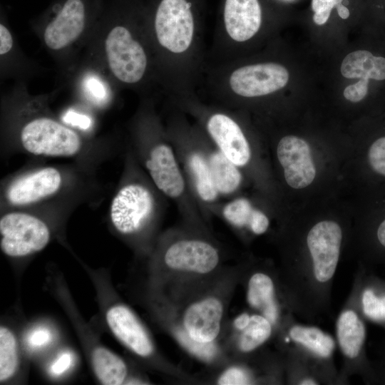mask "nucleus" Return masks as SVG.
Wrapping results in <instances>:
<instances>
[{
  "label": "nucleus",
  "instance_id": "nucleus-31",
  "mask_svg": "<svg viewBox=\"0 0 385 385\" xmlns=\"http://www.w3.org/2000/svg\"><path fill=\"white\" fill-rule=\"evenodd\" d=\"M344 0H312L313 21L317 25L324 24L329 19L332 10L342 4Z\"/></svg>",
  "mask_w": 385,
  "mask_h": 385
},
{
  "label": "nucleus",
  "instance_id": "nucleus-4",
  "mask_svg": "<svg viewBox=\"0 0 385 385\" xmlns=\"http://www.w3.org/2000/svg\"><path fill=\"white\" fill-rule=\"evenodd\" d=\"M173 141L189 188L205 219H207L210 210L222 201L211 174L210 143L175 137Z\"/></svg>",
  "mask_w": 385,
  "mask_h": 385
},
{
  "label": "nucleus",
  "instance_id": "nucleus-28",
  "mask_svg": "<svg viewBox=\"0 0 385 385\" xmlns=\"http://www.w3.org/2000/svg\"><path fill=\"white\" fill-rule=\"evenodd\" d=\"M175 335L185 349L202 359L210 360L217 353V348L212 342L207 343L197 342L181 329L175 331Z\"/></svg>",
  "mask_w": 385,
  "mask_h": 385
},
{
  "label": "nucleus",
  "instance_id": "nucleus-17",
  "mask_svg": "<svg viewBox=\"0 0 385 385\" xmlns=\"http://www.w3.org/2000/svg\"><path fill=\"white\" fill-rule=\"evenodd\" d=\"M210 214L219 215L236 228H247L256 235L263 234L269 227L267 215L256 207L247 197L235 196L220 202L210 210Z\"/></svg>",
  "mask_w": 385,
  "mask_h": 385
},
{
  "label": "nucleus",
  "instance_id": "nucleus-23",
  "mask_svg": "<svg viewBox=\"0 0 385 385\" xmlns=\"http://www.w3.org/2000/svg\"><path fill=\"white\" fill-rule=\"evenodd\" d=\"M337 337L343 353L349 358H356L365 339V327L356 314L351 310L340 315L337 325Z\"/></svg>",
  "mask_w": 385,
  "mask_h": 385
},
{
  "label": "nucleus",
  "instance_id": "nucleus-6",
  "mask_svg": "<svg viewBox=\"0 0 385 385\" xmlns=\"http://www.w3.org/2000/svg\"><path fill=\"white\" fill-rule=\"evenodd\" d=\"M20 137L24 149L36 155L68 157L81 148V138L74 130L48 118L27 123Z\"/></svg>",
  "mask_w": 385,
  "mask_h": 385
},
{
  "label": "nucleus",
  "instance_id": "nucleus-35",
  "mask_svg": "<svg viewBox=\"0 0 385 385\" xmlns=\"http://www.w3.org/2000/svg\"><path fill=\"white\" fill-rule=\"evenodd\" d=\"M63 120L82 129H87L91 125V120L88 116L72 111L65 114Z\"/></svg>",
  "mask_w": 385,
  "mask_h": 385
},
{
  "label": "nucleus",
  "instance_id": "nucleus-19",
  "mask_svg": "<svg viewBox=\"0 0 385 385\" xmlns=\"http://www.w3.org/2000/svg\"><path fill=\"white\" fill-rule=\"evenodd\" d=\"M20 334L9 323L0 326V384L20 381L24 369V357Z\"/></svg>",
  "mask_w": 385,
  "mask_h": 385
},
{
  "label": "nucleus",
  "instance_id": "nucleus-24",
  "mask_svg": "<svg viewBox=\"0 0 385 385\" xmlns=\"http://www.w3.org/2000/svg\"><path fill=\"white\" fill-rule=\"evenodd\" d=\"M247 301L250 306L260 309L270 323L277 318V307L274 299V286L266 274L256 273L248 284Z\"/></svg>",
  "mask_w": 385,
  "mask_h": 385
},
{
  "label": "nucleus",
  "instance_id": "nucleus-16",
  "mask_svg": "<svg viewBox=\"0 0 385 385\" xmlns=\"http://www.w3.org/2000/svg\"><path fill=\"white\" fill-rule=\"evenodd\" d=\"M222 312L221 302L215 297L192 304L184 314L185 332L197 342H212L220 332Z\"/></svg>",
  "mask_w": 385,
  "mask_h": 385
},
{
  "label": "nucleus",
  "instance_id": "nucleus-39",
  "mask_svg": "<svg viewBox=\"0 0 385 385\" xmlns=\"http://www.w3.org/2000/svg\"><path fill=\"white\" fill-rule=\"evenodd\" d=\"M336 9L339 16L343 19H346L349 16V11L348 9L343 4L339 5Z\"/></svg>",
  "mask_w": 385,
  "mask_h": 385
},
{
  "label": "nucleus",
  "instance_id": "nucleus-5",
  "mask_svg": "<svg viewBox=\"0 0 385 385\" xmlns=\"http://www.w3.org/2000/svg\"><path fill=\"white\" fill-rule=\"evenodd\" d=\"M51 238L48 224L35 215L11 212L0 220V247L11 258H24L43 250Z\"/></svg>",
  "mask_w": 385,
  "mask_h": 385
},
{
  "label": "nucleus",
  "instance_id": "nucleus-1",
  "mask_svg": "<svg viewBox=\"0 0 385 385\" xmlns=\"http://www.w3.org/2000/svg\"><path fill=\"white\" fill-rule=\"evenodd\" d=\"M46 282L52 296L71 322L97 380L106 385L125 384L128 374L125 362L103 344L94 329L83 318L63 274L58 272H48Z\"/></svg>",
  "mask_w": 385,
  "mask_h": 385
},
{
  "label": "nucleus",
  "instance_id": "nucleus-27",
  "mask_svg": "<svg viewBox=\"0 0 385 385\" xmlns=\"http://www.w3.org/2000/svg\"><path fill=\"white\" fill-rule=\"evenodd\" d=\"M271 331V323L267 318L260 315L251 316L240 338V349L245 352L255 349L269 338Z\"/></svg>",
  "mask_w": 385,
  "mask_h": 385
},
{
  "label": "nucleus",
  "instance_id": "nucleus-7",
  "mask_svg": "<svg viewBox=\"0 0 385 385\" xmlns=\"http://www.w3.org/2000/svg\"><path fill=\"white\" fill-rule=\"evenodd\" d=\"M105 52L113 75L126 83L139 81L143 76L147 58L142 46L123 25L110 29L105 40Z\"/></svg>",
  "mask_w": 385,
  "mask_h": 385
},
{
  "label": "nucleus",
  "instance_id": "nucleus-18",
  "mask_svg": "<svg viewBox=\"0 0 385 385\" xmlns=\"http://www.w3.org/2000/svg\"><path fill=\"white\" fill-rule=\"evenodd\" d=\"M225 25L229 36L242 42L252 38L262 22V10L258 0H226Z\"/></svg>",
  "mask_w": 385,
  "mask_h": 385
},
{
  "label": "nucleus",
  "instance_id": "nucleus-37",
  "mask_svg": "<svg viewBox=\"0 0 385 385\" xmlns=\"http://www.w3.org/2000/svg\"><path fill=\"white\" fill-rule=\"evenodd\" d=\"M250 316L244 313L236 318L234 322L235 327L239 330H243L250 322Z\"/></svg>",
  "mask_w": 385,
  "mask_h": 385
},
{
  "label": "nucleus",
  "instance_id": "nucleus-34",
  "mask_svg": "<svg viewBox=\"0 0 385 385\" xmlns=\"http://www.w3.org/2000/svg\"><path fill=\"white\" fill-rule=\"evenodd\" d=\"M369 83L362 80L348 86L344 91V98L353 103H357L366 96Z\"/></svg>",
  "mask_w": 385,
  "mask_h": 385
},
{
  "label": "nucleus",
  "instance_id": "nucleus-38",
  "mask_svg": "<svg viewBox=\"0 0 385 385\" xmlns=\"http://www.w3.org/2000/svg\"><path fill=\"white\" fill-rule=\"evenodd\" d=\"M376 237L380 245L385 247V220L379 225L376 231Z\"/></svg>",
  "mask_w": 385,
  "mask_h": 385
},
{
  "label": "nucleus",
  "instance_id": "nucleus-30",
  "mask_svg": "<svg viewBox=\"0 0 385 385\" xmlns=\"http://www.w3.org/2000/svg\"><path fill=\"white\" fill-rule=\"evenodd\" d=\"M368 159L372 169L385 176V137L376 140L370 146Z\"/></svg>",
  "mask_w": 385,
  "mask_h": 385
},
{
  "label": "nucleus",
  "instance_id": "nucleus-25",
  "mask_svg": "<svg viewBox=\"0 0 385 385\" xmlns=\"http://www.w3.org/2000/svg\"><path fill=\"white\" fill-rule=\"evenodd\" d=\"M289 334L294 341L322 357H329L334 348L333 339L315 327L294 326L290 329Z\"/></svg>",
  "mask_w": 385,
  "mask_h": 385
},
{
  "label": "nucleus",
  "instance_id": "nucleus-33",
  "mask_svg": "<svg viewBox=\"0 0 385 385\" xmlns=\"http://www.w3.org/2000/svg\"><path fill=\"white\" fill-rule=\"evenodd\" d=\"M86 91L92 101L97 103H104L107 98L106 90L104 85L98 78L90 77L86 81Z\"/></svg>",
  "mask_w": 385,
  "mask_h": 385
},
{
  "label": "nucleus",
  "instance_id": "nucleus-13",
  "mask_svg": "<svg viewBox=\"0 0 385 385\" xmlns=\"http://www.w3.org/2000/svg\"><path fill=\"white\" fill-rule=\"evenodd\" d=\"M289 77V72L283 66L264 63L235 70L230 78V85L236 94L253 98L279 91L287 85Z\"/></svg>",
  "mask_w": 385,
  "mask_h": 385
},
{
  "label": "nucleus",
  "instance_id": "nucleus-21",
  "mask_svg": "<svg viewBox=\"0 0 385 385\" xmlns=\"http://www.w3.org/2000/svg\"><path fill=\"white\" fill-rule=\"evenodd\" d=\"M209 160L212 177L221 198L227 200L239 195L244 175L212 141L209 145Z\"/></svg>",
  "mask_w": 385,
  "mask_h": 385
},
{
  "label": "nucleus",
  "instance_id": "nucleus-36",
  "mask_svg": "<svg viewBox=\"0 0 385 385\" xmlns=\"http://www.w3.org/2000/svg\"><path fill=\"white\" fill-rule=\"evenodd\" d=\"M14 45L12 36L5 25L0 24V54L9 52Z\"/></svg>",
  "mask_w": 385,
  "mask_h": 385
},
{
  "label": "nucleus",
  "instance_id": "nucleus-20",
  "mask_svg": "<svg viewBox=\"0 0 385 385\" xmlns=\"http://www.w3.org/2000/svg\"><path fill=\"white\" fill-rule=\"evenodd\" d=\"M60 332L48 319H38L27 324L21 342L26 356L43 359L60 345Z\"/></svg>",
  "mask_w": 385,
  "mask_h": 385
},
{
  "label": "nucleus",
  "instance_id": "nucleus-12",
  "mask_svg": "<svg viewBox=\"0 0 385 385\" xmlns=\"http://www.w3.org/2000/svg\"><path fill=\"white\" fill-rule=\"evenodd\" d=\"M275 154L290 188L302 189L312 183L316 168L310 146L304 139L292 135L282 137L277 144Z\"/></svg>",
  "mask_w": 385,
  "mask_h": 385
},
{
  "label": "nucleus",
  "instance_id": "nucleus-29",
  "mask_svg": "<svg viewBox=\"0 0 385 385\" xmlns=\"http://www.w3.org/2000/svg\"><path fill=\"white\" fill-rule=\"evenodd\" d=\"M363 311L369 319L385 321V294L379 296L372 289H366L362 296Z\"/></svg>",
  "mask_w": 385,
  "mask_h": 385
},
{
  "label": "nucleus",
  "instance_id": "nucleus-40",
  "mask_svg": "<svg viewBox=\"0 0 385 385\" xmlns=\"http://www.w3.org/2000/svg\"><path fill=\"white\" fill-rule=\"evenodd\" d=\"M300 384H302V385H315V384H317V383H316V381H314L312 379H305V380L302 381L300 382Z\"/></svg>",
  "mask_w": 385,
  "mask_h": 385
},
{
  "label": "nucleus",
  "instance_id": "nucleus-10",
  "mask_svg": "<svg viewBox=\"0 0 385 385\" xmlns=\"http://www.w3.org/2000/svg\"><path fill=\"white\" fill-rule=\"evenodd\" d=\"M206 130L213 144L243 175L252 170L254 151L236 120L225 113H215L207 117Z\"/></svg>",
  "mask_w": 385,
  "mask_h": 385
},
{
  "label": "nucleus",
  "instance_id": "nucleus-9",
  "mask_svg": "<svg viewBox=\"0 0 385 385\" xmlns=\"http://www.w3.org/2000/svg\"><path fill=\"white\" fill-rule=\"evenodd\" d=\"M96 0H61L53 6V16L44 29L43 40L48 48L61 50L82 34Z\"/></svg>",
  "mask_w": 385,
  "mask_h": 385
},
{
  "label": "nucleus",
  "instance_id": "nucleus-3",
  "mask_svg": "<svg viewBox=\"0 0 385 385\" xmlns=\"http://www.w3.org/2000/svg\"><path fill=\"white\" fill-rule=\"evenodd\" d=\"M158 212V202L153 191L138 181L122 186L111 205L110 217L115 230L124 236L143 232Z\"/></svg>",
  "mask_w": 385,
  "mask_h": 385
},
{
  "label": "nucleus",
  "instance_id": "nucleus-8",
  "mask_svg": "<svg viewBox=\"0 0 385 385\" xmlns=\"http://www.w3.org/2000/svg\"><path fill=\"white\" fill-rule=\"evenodd\" d=\"M191 3L186 0H161L155 16V30L161 46L179 53L190 46L194 22Z\"/></svg>",
  "mask_w": 385,
  "mask_h": 385
},
{
  "label": "nucleus",
  "instance_id": "nucleus-2",
  "mask_svg": "<svg viewBox=\"0 0 385 385\" xmlns=\"http://www.w3.org/2000/svg\"><path fill=\"white\" fill-rule=\"evenodd\" d=\"M95 288L101 315L115 339L141 358L154 354V346L145 328L134 312L118 296L111 275L105 269L85 267Z\"/></svg>",
  "mask_w": 385,
  "mask_h": 385
},
{
  "label": "nucleus",
  "instance_id": "nucleus-26",
  "mask_svg": "<svg viewBox=\"0 0 385 385\" xmlns=\"http://www.w3.org/2000/svg\"><path fill=\"white\" fill-rule=\"evenodd\" d=\"M43 370L48 378L60 380L68 376L77 366V354L61 344L43 358Z\"/></svg>",
  "mask_w": 385,
  "mask_h": 385
},
{
  "label": "nucleus",
  "instance_id": "nucleus-14",
  "mask_svg": "<svg viewBox=\"0 0 385 385\" xmlns=\"http://www.w3.org/2000/svg\"><path fill=\"white\" fill-rule=\"evenodd\" d=\"M342 233L332 220L317 222L309 230L307 242L314 263L316 279L324 282L334 274L338 263Z\"/></svg>",
  "mask_w": 385,
  "mask_h": 385
},
{
  "label": "nucleus",
  "instance_id": "nucleus-32",
  "mask_svg": "<svg viewBox=\"0 0 385 385\" xmlns=\"http://www.w3.org/2000/svg\"><path fill=\"white\" fill-rule=\"evenodd\" d=\"M250 383L247 374L242 369L232 367L225 371L218 379L221 385H242Z\"/></svg>",
  "mask_w": 385,
  "mask_h": 385
},
{
  "label": "nucleus",
  "instance_id": "nucleus-11",
  "mask_svg": "<svg viewBox=\"0 0 385 385\" xmlns=\"http://www.w3.org/2000/svg\"><path fill=\"white\" fill-rule=\"evenodd\" d=\"M163 264L171 270L208 273L218 265V250L199 238H180L170 243L162 254Z\"/></svg>",
  "mask_w": 385,
  "mask_h": 385
},
{
  "label": "nucleus",
  "instance_id": "nucleus-22",
  "mask_svg": "<svg viewBox=\"0 0 385 385\" xmlns=\"http://www.w3.org/2000/svg\"><path fill=\"white\" fill-rule=\"evenodd\" d=\"M342 75L346 78L385 79V58L375 56L366 50H358L347 54L341 65Z\"/></svg>",
  "mask_w": 385,
  "mask_h": 385
},
{
  "label": "nucleus",
  "instance_id": "nucleus-15",
  "mask_svg": "<svg viewBox=\"0 0 385 385\" xmlns=\"http://www.w3.org/2000/svg\"><path fill=\"white\" fill-rule=\"evenodd\" d=\"M61 183L62 178L57 169L44 168L12 183L6 191V198L14 205H29L56 193Z\"/></svg>",
  "mask_w": 385,
  "mask_h": 385
}]
</instances>
